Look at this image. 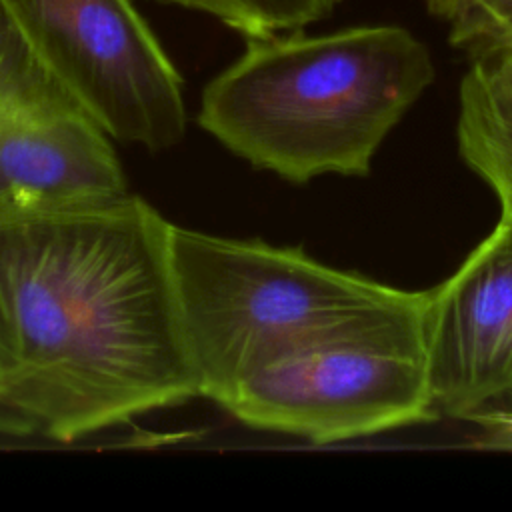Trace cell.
<instances>
[{"label": "cell", "mask_w": 512, "mask_h": 512, "mask_svg": "<svg viewBox=\"0 0 512 512\" xmlns=\"http://www.w3.org/2000/svg\"><path fill=\"white\" fill-rule=\"evenodd\" d=\"M0 6L114 142L160 152L184 138L182 78L130 0H0Z\"/></svg>", "instance_id": "obj_5"}, {"label": "cell", "mask_w": 512, "mask_h": 512, "mask_svg": "<svg viewBox=\"0 0 512 512\" xmlns=\"http://www.w3.org/2000/svg\"><path fill=\"white\" fill-rule=\"evenodd\" d=\"M426 290L316 336L242 376L222 396L238 422L312 444L436 418L424 352Z\"/></svg>", "instance_id": "obj_4"}, {"label": "cell", "mask_w": 512, "mask_h": 512, "mask_svg": "<svg viewBox=\"0 0 512 512\" xmlns=\"http://www.w3.org/2000/svg\"><path fill=\"white\" fill-rule=\"evenodd\" d=\"M448 40L470 58L512 46V0H458Z\"/></svg>", "instance_id": "obj_10"}, {"label": "cell", "mask_w": 512, "mask_h": 512, "mask_svg": "<svg viewBox=\"0 0 512 512\" xmlns=\"http://www.w3.org/2000/svg\"><path fill=\"white\" fill-rule=\"evenodd\" d=\"M424 352L436 416L472 418L512 392V218L426 290Z\"/></svg>", "instance_id": "obj_7"}, {"label": "cell", "mask_w": 512, "mask_h": 512, "mask_svg": "<svg viewBox=\"0 0 512 512\" xmlns=\"http://www.w3.org/2000/svg\"><path fill=\"white\" fill-rule=\"evenodd\" d=\"M112 142L0 6V212L128 192Z\"/></svg>", "instance_id": "obj_6"}, {"label": "cell", "mask_w": 512, "mask_h": 512, "mask_svg": "<svg viewBox=\"0 0 512 512\" xmlns=\"http://www.w3.org/2000/svg\"><path fill=\"white\" fill-rule=\"evenodd\" d=\"M458 152L512 218V46L470 58L458 88Z\"/></svg>", "instance_id": "obj_8"}, {"label": "cell", "mask_w": 512, "mask_h": 512, "mask_svg": "<svg viewBox=\"0 0 512 512\" xmlns=\"http://www.w3.org/2000/svg\"><path fill=\"white\" fill-rule=\"evenodd\" d=\"M422 2H424V6L428 8L430 14L438 16V18H444V20L452 14L454 6L458 4V0H422Z\"/></svg>", "instance_id": "obj_11"}, {"label": "cell", "mask_w": 512, "mask_h": 512, "mask_svg": "<svg viewBox=\"0 0 512 512\" xmlns=\"http://www.w3.org/2000/svg\"><path fill=\"white\" fill-rule=\"evenodd\" d=\"M432 82L428 46L402 26L248 38L206 84L198 124L238 158L294 184L366 176Z\"/></svg>", "instance_id": "obj_2"}, {"label": "cell", "mask_w": 512, "mask_h": 512, "mask_svg": "<svg viewBox=\"0 0 512 512\" xmlns=\"http://www.w3.org/2000/svg\"><path fill=\"white\" fill-rule=\"evenodd\" d=\"M172 226L128 192L0 212V434L76 442L200 396Z\"/></svg>", "instance_id": "obj_1"}, {"label": "cell", "mask_w": 512, "mask_h": 512, "mask_svg": "<svg viewBox=\"0 0 512 512\" xmlns=\"http://www.w3.org/2000/svg\"><path fill=\"white\" fill-rule=\"evenodd\" d=\"M170 260L198 394L216 404L258 366L412 292L296 246L180 226H172Z\"/></svg>", "instance_id": "obj_3"}, {"label": "cell", "mask_w": 512, "mask_h": 512, "mask_svg": "<svg viewBox=\"0 0 512 512\" xmlns=\"http://www.w3.org/2000/svg\"><path fill=\"white\" fill-rule=\"evenodd\" d=\"M204 12L246 38L296 32L332 14L340 0H156Z\"/></svg>", "instance_id": "obj_9"}]
</instances>
